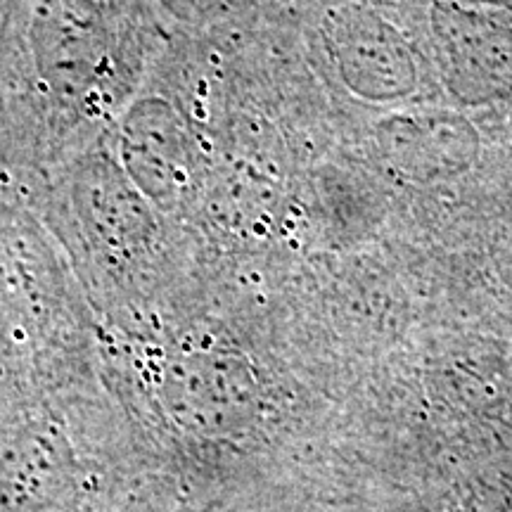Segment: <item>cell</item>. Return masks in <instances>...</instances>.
<instances>
[{
  "label": "cell",
  "instance_id": "cell-1",
  "mask_svg": "<svg viewBox=\"0 0 512 512\" xmlns=\"http://www.w3.org/2000/svg\"><path fill=\"white\" fill-rule=\"evenodd\" d=\"M17 60L29 57L31 86L64 119L112 114L133 88V29L107 0H29Z\"/></svg>",
  "mask_w": 512,
  "mask_h": 512
},
{
  "label": "cell",
  "instance_id": "cell-2",
  "mask_svg": "<svg viewBox=\"0 0 512 512\" xmlns=\"http://www.w3.org/2000/svg\"><path fill=\"white\" fill-rule=\"evenodd\" d=\"M0 422V512H93L100 465L50 406H12Z\"/></svg>",
  "mask_w": 512,
  "mask_h": 512
},
{
  "label": "cell",
  "instance_id": "cell-3",
  "mask_svg": "<svg viewBox=\"0 0 512 512\" xmlns=\"http://www.w3.org/2000/svg\"><path fill=\"white\" fill-rule=\"evenodd\" d=\"M67 202L62 223L93 280H105V287H131L136 278L152 283L157 223L131 176L107 159H83L69 178Z\"/></svg>",
  "mask_w": 512,
  "mask_h": 512
},
{
  "label": "cell",
  "instance_id": "cell-4",
  "mask_svg": "<svg viewBox=\"0 0 512 512\" xmlns=\"http://www.w3.org/2000/svg\"><path fill=\"white\" fill-rule=\"evenodd\" d=\"M157 396L164 418L197 439L247 432L261 408L252 366L230 351L192 349L166 358Z\"/></svg>",
  "mask_w": 512,
  "mask_h": 512
},
{
  "label": "cell",
  "instance_id": "cell-5",
  "mask_svg": "<svg viewBox=\"0 0 512 512\" xmlns=\"http://www.w3.org/2000/svg\"><path fill=\"white\" fill-rule=\"evenodd\" d=\"M325 46L339 79L373 105H403L420 88L418 53L392 19L366 5H342L325 17Z\"/></svg>",
  "mask_w": 512,
  "mask_h": 512
},
{
  "label": "cell",
  "instance_id": "cell-6",
  "mask_svg": "<svg viewBox=\"0 0 512 512\" xmlns=\"http://www.w3.org/2000/svg\"><path fill=\"white\" fill-rule=\"evenodd\" d=\"M501 12L467 3L432 8L434 57L448 88L467 105L512 93V22Z\"/></svg>",
  "mask_w": 512,
  "mask_h": 512
},
{
  "label": "cell",
  "instance_id": "cell-7",
  "mask_svg": "<svg viewBox=\"0 0 512 512\" xmlns=\"http://www.w3.org/2000/svg\"><path fill=\"white\" fill-rule=\"evenodd\" d=\"M380 157L411 181L465 174L482 152V136L465 114L446 107H401L377 121Z\"/></svg>",
  "mask_w": 512,
  "mask_h": 512
},
{
  "label": "cell",
  "instance_id": "cell-8",
  "mask_svg": "<svg viewBox=\"0 0 512 512\" xmlns=\"http://www.w3.org/2000/svg\"><path fill=\"white\" fill-rule=\"evenodd\" d=\"M491 256H494V268L498 278L512 290V221L498 230L494 245H491Z\"/></svg>",
  "mask_w": 512,
  "mask_h": 512
},
{
  "label": "cell",
  "instance_id": "cell-9",
  "mask_svg": "<svg viewBox=\"0 0 512 512\" xmlns=\"http://www.w3.org/2000/svg\"><path fill=\"white\" fill-rule=\"evenodd\" d=\"M479 3H489L491 8H501V10L512 8V0H479Z\"/></svg>",
  "mask_w": 512,
  "mask_h": 512
}]
</instances>
